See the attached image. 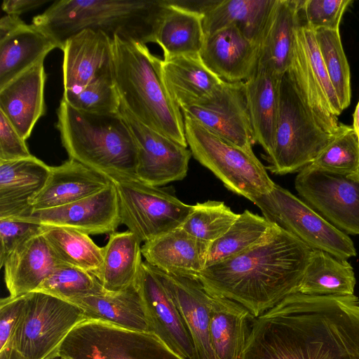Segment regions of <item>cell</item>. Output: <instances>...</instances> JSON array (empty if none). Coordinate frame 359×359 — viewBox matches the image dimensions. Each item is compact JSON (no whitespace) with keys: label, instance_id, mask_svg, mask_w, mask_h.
<instances>
[{"label":"cell","instance_id":"obj_22","mask_svg":"<svg viewBox=\"0 0 359 359\" xmlns=\"http://www.w3.org/2000/svg\"><path fill=\"white\" fill-rule=\"evenodd\" d=\"M50 166L34 156L0 161V218H22L32 210V201L44 187Z\"/></svg>","mask_w":359,"mask_h":359},{"label":"cell","instance_id":"obj_40","mask_svg":"<svg viewBox=\"0 0 359 359\" xmlns=\"http://www.w3.org/2000/svg\"><path fill=\"white\" fill-rule=\"evenodd\" d=\"M62 98L74 109L97 114L119 113L121 101L113 71L76 90H64Z\"/></svg>","mask_w":359,"mask_h":359},{"label":"cell","instance_id":"obj_31","mask_svg":"<svg viewBox=\"0 0 359 359\" xmlns=\"http://www.w3.org/2000/svg\"><path fill=\"white\" fill-rule=\"evenodd\" d=\"M274 0L208 1L201 11L205 36L234 25L259 46Z\"/></svg>","mask_w":359,"mask_h":359},{"label":"cell","instance_id":"obj_41","mask_svg":"<svg viewBox=\"0 0 359 359\" xmlns=\"http://www.w3.org/2000/svg\"><path fill=\"white\" fill-rule=\"evenodd\" d=\"M35 291L65 300L106 292L93 273L65 264H59Z\"/></svg>","mask_w":359,"mask_h":359},{"label":"cell","instance_id":"obj_45","mask_svg":"<svg viewBox=\"0 0 359 359\" xmlns=\"http://www.w3.org/2000/svg\"><path fill=\"white\" fill-rule=\"evenodd\" d=\"M32 156L25 140L0 111V161H14Z\"/></svg>","mask_w":359,"mask_h":359},{"label":"cell","instance_id":"obj_46","mask_svg":"<svg viewBox=\"0 0 359 359\" xmlns=\"http://www.w3.org/2000/svg\"><path fill=\"white\" fill-rule=\"evenodd\" d=\"M44 0H4L2 10L8 15L20 16V15L36 8L46 4Z\"/></svg>","mask_w":359,"mask_h":359},{"label":"cell","instance_id":"obj_37","mask_svg":"<svg viewBox=\"0 0 359 359\" xmlns=\"http://www.w3.org/2000/svg\"><path fill=\"white\" fill-rule=\"evenodd\" d=\"M314 33L330 80L344 111L351 103V74L339 29H318Z\"/></svg>","mask_w":359,"mask_h":359},{"label":"cell","instance_id":"obj_15","mask_svg":"<svg viewBox=\"0 0 359 359\" xmlns=\"http://www.w3.org/2000/svg\"><path fill=\"white\" fill-rule=\"evenodd\" d=\"M22 218L43 226L70 228L88 235L114 233L121 224L116 187L112 182L91 196L62 206L32 210Z\"/></svg>","mask_w":359,"mask_h":359},{"label":"cell","instance_id":"obj_17","mask_svg":"<svg viewBox=\"0 0 359 359\" xmlns=\"http://www.w3.org/2000/svg\"><path fill=\"white\" fill-rule=\"evenodd\" d=\"M149 266L174 301L186 325L194 345L191 359H217L209 332L212 295L196 277L169 274Z\"/></svg>","mask_w":359,"mask_h":359},{"label":"cell","instance_id":"obj_13","mask_svg":"<svg viewBox=\"0 0 359 359\" xmlns=\"http://www.w3.org/2000/svg\"><path fill=\"white\" fill-rule=\"evenodd\" d=\"M183 114L250 151L255 144L244 81L222 83L208 97L182 107Z\"/></svg>","mask_w":359,"mask_h":359},{"label":"cell","instance_id":"obj_27","mask_svg":"<svg viewBox=\"0 0 359 359\" xmlns=\"http://www.w3.org/2000/svg\"><path fill=\"white\" fill-rule=\"evenodd\" d=\"M299 23V0H274L260 41L259 62L278 76L290 67Z\"/></svg>","mask_w":359,"mask_h":359},{"label":"cell","instance_id":"obj_50","mask_svg":"<svg viewBox=\"0 0 359 359\" xmlns=\"http://www.w3.org/2000/svg\"><path fill=\"white\" fill-rule=\"evenodd\" d=\"M355 175L359 179V167H358L357 172L355 174Z\"/></svg>","mask_w":359,"mask_h":359},{"label":"cell","instance_id":"obj_8","mask_svg":"<svg viewBox=\"0 0 359 359\" xmlns=\"http://www.w3.org/2000/svg\"><path fill=\"white\" fill-rule=\"evenodd\" d=\"M60 359H184L154 333L86 318L68 334L60 346Z\"/></svg>","mask_w":359,"mask_h":359},{"label":"cell","instance_id":"obj_47","mask_svg":"<svg viewBox=\"0 0 359 359\" xmlns=\"http://www.w3.org/2000/svg\"><path fill=\"white\" fill-rule=\"evenodd\" d=\"M23 22L24 21L17 15L6 14L3 16L0 20V38L7 35Z\"/></svg>","mask_w":359,"mask_h":359},{"label":"cell","instance_id":"obj_9","mask_svg":"<svg viewBox=\"0 0 359 359\" xmlns=\"http://www.w3.org/2000/svg\"><path fill=\"white\" fill-rule=\"evenodd\" d=\"M24 299L13 348L25 359L58 358L66 337L88 318L74 304L47 293L34 291Z\"/></svg>","mask_w":359,"mask_h":359},{"label":"cell","instance_id":"obj_19","mask_svg":"<svg viewBox=\"0 0 359 359\" xmlns=\"http://www.w3.org/2000/svg\"><path fill=\"white\" fill-rule=\"evenodd\" d=\"M259 46L236 26L219 29L205 36L200 57L205 65L222 80L245 81L257 68Z\"/></svg>","mask_w":359,"mask_h":359},{"label":"cell","instance_id":"obj_2","mask_svg":"<svg viewBox=\"0 0 359 359\" xmlns=\"http://www.w3.org/2000/svg\"><path fill=\"white\" fill-rule=\"evenodd\" d=\"M312 250L275 224L260 243L205 267L196 278L210 294L240 303L257 318L297 292Z\"/></svg>","mask_w":359,"mask_h":359},{"label":"cell","instance_id":"obj_18","mask_svg":"<svg viewBox=\"0 0 359 359\" xmlns=\"http://www.w3.org/2000/svg\"><path fill=\"white\" fill-rule=\"evenodd\" d=\"M64 90H76L113 71V41L100 30L83 29L63 47Z\"/></svg>","mask_w":359,"mask_h":359},{"label":"cell","instance_id":"obj_20","mask_svg":"<svg viewBox=\"0 0 359 359\" xmlns=\"http://www.w3.org/2000/svg\"><path fill=\"white\" fill-rule=\"evenodd\" d=\"M41 61L0 88V111L26 140L46 113V74Z\"/></svg>","mask_w":359,"mask_h":359},{"label":"cell","instance_id":"obj_16","mask_svg":"<svg viewBox=\"0 0 359 359\" xmlns=\"http://www.w3.org/2000/svg\"><path fill=\"white\" fill-rule=\"evenodd\" d=\"M135 286L142 302L150 331L176 354L184 359H191L194 345L181 314L146 262L141 265Z\"/></svg>","mask_w":359,"mask_h":359},{"label":"cell","instance_id":"obj_28","mask_svg":"<svg viewBox=\"0 0 359 359\" xmlns=\"http://www.w3.org/2000/svg\"><path fill=\"white\" fill-rule=\"evenodd\" d=\"M205 39L203 14L180 2L168 1L154 42L162 48L163 59L200 55Z\"/></svg>","mask_w":359,"mask_h":359},{"label":"cell","instance_id":"obj_30","mask_svg":"<svg viewBox=\"0 0 359 359\" xmlns=\"http://www.w3.org/2000/svg\"><path fill=\"white\" fill-rule=\"evenodd\" d=\"M57 44L40 28L25 22L0 38V88L37 64Z\"/></svg>","mask_w":359,"mask_h":359},{"label":"cell","instance_id":"obj_12","mask_svg":"<svg viewBox=\"0 0 359 359\" xmlns=\"http://www.w3.org/2000/svg\"><path fill=\"white\" fill-rule=\"evenodd\" d=\"M301 198L332 225L346 234L359 236V179L311 165L294 180Z\"/></svg>","mask_w":359,"mask_h":359},{"label":"cell","instance_id":"obj_36","mask_svg":"<svg viewBox=\"0 0 359 359\" xmlns=\"http://www.w3.org/2000/svg\"><path fill=\"white\" fill-rule=\"evenodd\" d=\"M275 224L248 210L219 239L211 243L206 267L239 255L263 241Z\"/></svg>","mask_w":359,"mask_h":359},{"label":"cell","instance_id":"obj_33","mask_svg":"<svg viewBox=\"0 0 359 359\" xmlns=\"http://www.w3.org/2000/svg\"><path fill=\"white\" fill-rule=\"evenodd\" d=\"M66 301L80 308L88 318L109 321L131 330L151 332L135 283L122 292H105Z\"/></svg>","mask_w":359,"mask_h":359},{"label":"cell","instance_id":"obj_38","mask_svg":"<svg viewBox=\"0 0 359 359\" xmlns=\"http://www.w3.org/2000/svg\"><path fill=\"white\" fill-rule=\"evenodd\" d=\"M238 216L224 202L208 201L193 205L181 227L197 239L211 244L228 231Z\"/></svg>","mask_w":359,"mask_h":359},{"label":"cell","instance_id":"obj_11","mask_svg":"<svg viewBox=\"0 0 359 359\" xmlns=\"http://www.w3.org/2000/svg\"><path fill=\"white\" fill-rule=\"evenodd\" d=\"M114 182L121 222L142 243L181 227L193 210V205L182 202L170 191L137 177Z\"/></svg>","mask_w":359,"mask_h":359},{"label":"cell","instance_id":"obj_7","mask_svg":"<svg viewBox=\"0 0 359 359\" xmlns=\"http://www.w3.org/2000/svg\"><path fill=\"white\" fill-rule=\"evenodd\" d=\"M185 137L192 156L229 191L250 201L269 193L275 183L255 155L183 114Z\"/></svg>","mask_w":359,"mask_h":359},{"label":"cell","instance_id":"obj_24","mask_svg":"<svg viewBox=\"0 0 359 359\" xmlns=\"http://www.w3.org/2000/svg\"><path fill=\"white\" fill-rule=\"evenodd\" d=\"M113 181L105 175L69 158L50 172L41 192L32 201V210L67 205L91 196Z\"/></svg>","mask_w":359,"mask_h":359},{"label":"cell","instance_id":"obj_10","mask_svg":"<svg viewBox=\"0 0 359 359\" xmlns=\"http://www.w3.org/2000/svg\"><path fill=\"white\" fill-rule=\"evenodd\" d=\"M252 202L270 222L291 233L310 248L323 250L344 260L356 255L349 236L332 225L303 200L274 184L267 194Z\"/></svg>","mask_w":359,"mask_h":359},{"label":"cell","instance_id":"obj_5","mask_svg":"<svg viewBox=\"0 0 359 359\" xmlns=\"http://www.w3.org/2000/svg\"><path fill=\"white\" fill-rule=\"evenodd\" d=\"M57 128L69 158L112 181L136 177L137 146L126 122L118 114L79 111L62 98Z\"/></svg>","mask_w":359,"mask_h":359},{"label":"cell","instance_id":"obj_4","mask_svg":"<svg viewBox=\"0 0 359 359\" xmlns=\"http://www.w3.org/2000/svg\"><path fill=\"white\" fill-rule=\"evenodd\" d=\"M113 75L121 104L140 122L187 147L184 116L161 79L146 44L114 36Z\"/></svg>","mask_w":359,"mask_h":359},{"label":"cell","instance_id":"obj_39","mask_svg":"<svg viewBox=\"0 0 359 359\" xmlns=\"http://www.w3.org/2000/svg\"><path fill=\"white\" fill-rule=\"evenodd\" d=\"M310 165L337 174H355L359 167V141L352 126L340 123L333 140Z\"/></svg>","mask_w":359,"mask_h":359},{"label":"cell","instance_id":"obj_21","mask_svg":"<svg viewBox=\"0 0 359 359\" xmlns=\"http://www.w3.org/2000/svg\"><path fill=\"white\" fill-rule=\"evenodd\" d=\"M210 245L180 227L144 243L141 250L146 262L162 271L196 278L206 267Z\"/></svg>","mask_w":359,"mask_h":359},{"label":"cell","instance_id":"obj_43","mask_svg":"<svg viewBox=\"0 0 359 359\" xmlns=\"http://www.w3.org/2000/svg\"><path fill=\"white\" fill-rule=\"evenodd\" d=\"M43 226L18 217L0 218V266L20 243L43 232Z\"/></svg>","mask_w":359,"mask_h":359},{"label":"cell","instance_id":"obj_51","mask_svg":"<svg viewBox=\"0 0 359 359\" xmlns=\"http://www.w3.org/2000/svg\"><path fill=\"white\" fill-rule=\"evenodd\" d=\"M57 359H60V358H57Z\"/></svg>","mask_w":359,"mask_h":359},{"label":"cell","instance_id":"obj_1","mask_svg":"<svg viewBox=\"0 0 359 359\" xmlns=\"http://www.w3.org/2000/svg\"><path fill=\"white\" fill-rule=\"evenodd\" d=\"M241 359H359L358 297L288 295L255 318Z\"/></svg>","mask_w":359,"mask_h":359},{"label":"cell","instance_id":"obj_32","mask_svg":"<svg viewBox=\"0 0 359 359\" xmlns=\"http://www.w3.org/2000/svg\"><path fill=\"white\" fill-rule=\"evenodd\" d=\"M141 243L129 230L109 234L103 247V263L95 275L106 292H122L135 284L143 262Z\"/></svg>","mask_w":359,"mask_h":359},{"label":"cell","instance_id":"obj_14","mask_svg":"<svg viewBox=\"0 0 359 359\" xmlns=\"http://www.w3.org/2000/svg\"><path fill=\"white\" fill-rule=\"evenodd\" d=\"M119 112L136 143V177L155 187L183 180L192 156L190 149L142 124L121 104Z\"/></svg>","mask_w":359,"mask_h":359},{"label":"cell","instance_id":"obj_44","mask_svg":"<svg viewBox=\"0 0 359 359\" xmlns=\"http://www.w3.org/2000/svg\"><path fill=\"white\" fill-rule=\"evenodd\" d=\"M24 300V295L1 299L0 352L13 348V335L22 313Z\"/></svg>","mask_w":359,"mask_h":359},{"label":"cell","instance_id":"obj_35","mask_svg":"<svg viewBox=\"0 0 359 359\" xmlns=\"http://www.w3.org/2000/svg\"><path fill=\"white\" fill-rule=\"evenodd\" d=\"M43 236L62 264L87 271L95 276L103 263V247L97 245L90 235L76 229L43 226Z\"/></svg>","mask_w":359,"mask_h":359},{"label":"cell","instance_id":"obj_42","mask_svg":"<svg viewBox=\"0 0 359 359\" xmlns=\"http://www.w3.org/2000/svg\"><path fill=\"white\" fill-rule=\"evenodd\" d=\"M352 0H299L301 21L313 31L318 29H339L345 10Z\"/></svg>","mask_w":359,"mask_h":359},{"label":"cell","instance_id":"obj_29","mask_svg":"<svg viewBox=\"0 0 359 359\" xmlns=\"http://www.w3.org/2000/svg\"><path fill=\"white\" fill-rule=\"evenodd\" d=\"M210 339L217 359H241L255 317L231 299L212 296Z\"/></svg>","mask_w":359,"mask_h":359},{"label":"cell","instance_id":"obj_23","mask_svg":"<svg viewBox=\"0 0 359 359\" xmlns=\"http://www.w3.org/2000/svg\"><path fill=\"white\" fill-rule=\"evenodd\" d=\"M60 264L42 233L25 241L2 266L8 296L17 297L35 291Z\"/></svg>","mask_w":359,"mask_h":359},{"label":"cell","instance_id":"obj_3","mask_svg":"<svg viewBox=\"0 0 359 359\" xmlns=\"http://www.w3.org/2000/svg\"><path fill=\"white\" fill-rule=\"evenodd\" d=\"M168 1L60 0L34 16L32 24L46 33L62 50L66 41L90 29L144 44L155 34Z\"/></svg>","mask_w":359,"mask_h":359},{"label":"cell","instance_id":"obj_34","mask_svg":"<svg viewBox=\"0 0 359 359\" xmlns=\"http://www.w3.org/2000/svg\"><path fill=\"white\" fill-rule=\"evenodd\" d=\"M355 283L353 269L347 260L313 250L297 292L308 295H353Z\"/></svg>","mask_w":359,"mask_h":359},{"label":"cell","instance_id":"obj_49","mask_svg":"<svg viewBox=\"0 0 359 359\" xmlns=\"http://www.w3.org/2000/svg\"><path fill=\"white\" fill-rule=\"evenodd\" d=\"M353 121L352 127L358 138L359 141V101L356 105L355 111L353 115Z\"/></svg>","mask_w":359,"mask_h":359},{"label":"cell","instance_id":"obj_48","mask_svg":"<svg viewBox=\"0 0 359 359\" xmlns=\"http://www.w3.org/2000/svg\"><path fill=\"white\" fill-rule=\"evenodd\" d=\"M0 359H25L15 349L0 352Z\"/></svg>","mask_w":359,"mask_h":359},{"label":"cell","instance_id":"obj_25","mask_svg":"<svg viewBox=\"0 0 359 359\" xmlns=\"http://www.w3.org/2000/svg\"><path fill=\"white\" fill-rule=\"evenodd\" d=\"M158 69L166 92L180 109L206 98L223 82L200 55L160 59Z\"/></svg>","mask_w":359,"mask_h":359},{"label":"cell","instance_id":"obj_26","mask_svg":"<svg viewBox=\"0 0 359 359\" xmlns=\"http://www.w3.org/2000/svg\"><path fill=\"white\" fill-rule=\"evenodd\" d=\"M281 77L259 62L254 74L244 81L255 141L262 146L265 155L271 152L273 144Z\"/></svg>","mask_w":359,"mask_h":359},{"label":"cell","instance_id":"obj_6","mask_svg":"<svg viewBox=\"0 0 359 359\" xmlns=\"http://www.w3.org/2000/svg\"><path fill=\"white\" fill-rule=\"evenodd\" d=\"M334 135L317 121L287 70L280 79L273 144L265 155L267 168L280 175L299 172L314 161Z\"/></svg>","mask_w":359,"mask_h":359}]
</instances>
